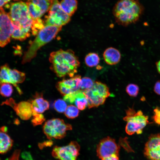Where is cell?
Masks as SVG:
<instances>
[{
    "label": "cell",
    "mask_w": 160,
    "mask_h": 160,
    "mask_svg": "<svg viewBox=\"0 0 160 160\" xmlns=\"http://www.w3.org/2000/svg\"><path fill=\"white\" fill-rule=\"evenodd\" d=\"M51 69L59 77H72L77 72L80 63L71 50L60 49L51 53L49 58Z\"/></svg>",
    "instance_id": "1"
},
{
    "label": "cell",
    "mask_w": 160,
    "mask_h": 160,
    "mask_svg": "<svg viewBox=\"0 0 160 160\" xmlns=\"http://www.w3.org/2000/svg\"><path fill=\"white\" fill-rule=\"evenodd\" d=\"M144 10L138 0H119L113 7L112 13L118 25L127 26L137 22Z\"/></svg>",
    "instance_id": "2"
},
{
    "label": "cell",
    "mask_w": 160,
    "mask_h": 160,
    "mask_svg": "<svg viewBox=\"0 0 160 160\" xmlns=\"http://www.w3.org/2000/svg\"><path fill=\"white\" fill-rule=\"evenodd\" d=\"M8 13L12 22L14 29L23 35L30 36L31 33L33 20L31 18L26 4L23 1L8 5Z\"/></svg>",
    "instance_id": "3"
},
{
    "label": "cell",
    "mask_w": 160,
    "mask_h": 160,
    "mask_svg": "<svg viewBox=\"0 0 160 160\" xmlns=\"http://www.w3.org/2000/svg\"><path fill=\"white\" fill-rule=\"evenodd\" d=\"M61 28V26L45 25L38 33L25 52L23 58L22 63L29 62L34 58L38 50L53 39Z\"/></svg>",
    "instance_id": "4"
},
{
    "label": "cell",
    "mask_w": 160,
    "mask_h": 160,
    "mask_svg": "<svg viewBox=\"0 0 160 160\" xmlns=\"http://www.w3.org/2000/svg\"><path fill=\"white\" fill-rule=\"evenodd\" d=\"M126 115L123 119L127 122L125 130L129 135L135 133L140 134L143 128L148 123V117L139 110L137 112L133 108H129L126 111Z\"/></svg>",
    "instance_id": "5"
},
{
    "label": "cell",
    "mask_w": 160,
    "mask_h": 160,
    "mask_svg": "<svg viewBox=\"0 0 160 160\" xmlns=\"http://www.w3.org/2000/svg\"><path fill=\"white\" fill-rule=\"evenodd\" d=\"M89 109L103 104L110 95L107 85L99 81H95L90 88L84 91Z\"/></svg>",
    "instance_id": "6"
},
{
    "label": "cell",
    "mask_w": 160,
    "mask_h": 160,
    "mask_svg": "<svg viewBox=\"0 0 160 160\" xmlns=\"http://www.w3.org/2000/svg\"><path fill=\"white\" fill-rule=\"evenodd\" d=\"M72 128L70 124L66 123L63 120L55 118L46 121L43 126V130L48 139L53 138L60 139L65 137L67 131L71 130Z\"/></svg>",
    "instance_id": "7"
},
{
    "label": "cell",
    "mask_w": 160,
    "mask_h": 160,
    "mask_svg": "<svg viewBox=\"0 0 160 160\" xmlns=\"http://www.w3.org/2000/svg\"><path fill=\"white\" fill-rule=\"evenodd\" d=\"M49 10L45 17V25L62 26L71 20V16L63 10L58 0H51Z\"/></svg>",
    "instance_id": "8"
},
{
    "label": "cell",
    "mask_w": 160,
    "mask_h": 160,
    "mask_svg": "<svg viewBox=\"0 0 160 160\" xmlns=\"http://www.w3.org/2000/svg\"><path fill=\"white\" fill-rule=\"evenodd\" d=\"M25 73L15 69H11L7 64L0 68V85L3 83L10 84L15 87L20 94L22 92L17 84L23 82L25 79Z\"/></svg>",
    "instance_id": "9"
},
{
    "label": "cell",
    "mask_w": 160,
    "mask_h": 160,
    "mask_svg": "<svg viewBox=\"0 0 160 160\" xmlns=\"http://www.w3.org/2000/svg\"><path fill=\"white\" fill-rule=\"evenodd\" d=\"M80 150L79 143L73 141L65 146H55L51 154L54 158L59 160H77Z\"/></svg>",
    "instance_id": "10"
},
{
    "label": "cell",
    "mask_w": 160,
    "mask_h": 160,
    "mask_svg": "<svg viewBox=\"0 0 160 160\" xmlns=\"http://www.w3.org/2000/svg\"><path fill=\"white\" fill-rule=\"evenodd\" d=\"M14 29L8 13L0 9V47H3L10 41Z\"/></svg>",
    "instance_id": "11"
},
{
    "label": "cell",
    "mask_w": 160,
    "mask_h": 160,
    "mask_svg": "<svg viewBox=\"0 0 160 160\" xmlns=\"http://www.w3.org/2000/svg\"><path fill=\"white\" fill-rule=\"evenodd\" d=\"M120 146L115 140L108 136L101 139L96 148L97 156L102 159L113 155L119 156Z\"/></svg>",
    "instance_id": "12"
},
{
    "label": "cell",
    "mask_w": 160,
    "mask_h": 160,
    "mask_svg": "<svg viewBox=\"0 0 160 160\" xmlns=\"http://www.w3.org/2000/svg\"><path fill=\"white\" fill-rule=\"evenodd\" d=\"M4 105L12 108L17 115L23 120H28L32 116V106L30 102L22 101L16 103L13 98H11L3 102L1 105Z\"/></svg>",
    "instance_id": "13"
},
{
    "label": "cell",
    "mask_w": 160,
    "mask_h": 160,
    "mask_svg": "<svg viewBox=\"0 0 160 160\" xmlns=\"http://www.w3.org/2000/svg\"><path fill=\"white\" fill-rule=\"evenodd\" d=\"M144 154L148 160H160V133L152 134L149 137Z\"/></svg>",
    "instance_id": "14"
},
{
    "label": "cell",
    "mask_w": 160,
    "mask_h": 160,
    "mask_svg": "<svg viewBox=\"0 0 160 160\" xmlns=\"http://www.w3.org/2000/svg\"><path fill=\"white\" fill-rule=\"evenodd\" d=\"M81 80V76H74L71 78L58 82L56 85V87L61 94L64 96L80 89Z\"/></svg>",
    "instance_id": "15"
},
{
    "label": "cell",
    "mask_w": 160,
    "mask_h": 160,
    "mask_svg": "<svg viewBox=\"0 0 160 160\" xmlns=\"http://www.w3.org/2000/svg\"><path fill=\"white\" fill-rule=\"evenodd\" d=\"M63 99L69 103H74L80 110H84L87 106L88 102L84 91L81 89L64 96Z\"/></svg>",
    "instance_id": "16"
},
{
    "label": "cell",
    "mask_w": 160,
    "mask_h": 160,
    "mask_svg": "<svg viewBox=\"0 0 160 160\" xmlns=\"http://www.w3.org/2000/svg\"><path fill=\"white\" fill-rule=\"evenodd\" d=\"M7 128L5 126L0 128V153L9 151L13 145V141L7 134Z\"/></svg>",
    "instance_id": "17"
},
{
    "label": "cell",
    "mask_w": 160,
    "mask_h": 160,
    "mask_svg": "<svg viewBox=\"0 0 160 160\" xmlns=\"http://www.w3.org/2000/svg\"><path fill=\"white\" fill-rule=\"evenodd\" d=\"M103 56L105 62L110 65L118 64L120 62L121 57L119 50L113 47L107 48L104 52Z\"/></svg>",
    "instance_id": "18"
},
{
    "label": "cell",
    "mask_w": 160,
    "mask_h": 160,
    "mask_svg": "<svg viewBox=\"0 0 160 160\" xmlns=\"http://www.w3.org/2000/svg\"><path fill=\"white\" fill-rule=\"evenodd\" d=\"M36 95L34 99L31 102L33 111L39 113H42L48 110L49 107L48 102L44 99L41 94Z\"/></svg>",
    "instance_id": "19"
},
{
    "label": "cell",
    "mask_w": 160,
    "mask_h": 160,
    "mask_svg": "<svg viewBox=\"0 0 160 160\" xmlns=\"http://www.w3.org/2000/svg\"><path fill=\"white\" fill-rule=\"evenodd\" d=\"M60 5L63 10L71 16L77 9L78 2L77 0H62Z\"/></svg>",
    "instance_id": "20"
},
{
    "label": "cell",
    "mask_w": 160,
    "mask_h": 160,
    "mask_svg": "<svg viewBox=\"0 0 160 160\" xmlns=\"http://www.w3.org/2000/svg\"><path fill=\"white\" fill-rule=\"evenodd\" d=\"M30 16L32 20L40 18L44 15L41 9L30 1L26 3Z\"/></svg>",
    "instance_id": "21"
},
{
    "label": "cell",
    "mask_w": 160,
    "mask_h": 160,
    "mask_svg": "<svg viewBox=\"0 0 160 160\" xmlns=\"http://www.w3.org/2000/svg\"><path fill=\"white\" fill-rule=\"evenodd\" d=\"M100 58L98 54L95 52H90L85 57L84 61L87 66L92 67L97 66L99 63Z\"/></svg>",
    "instance_id": "22"
},
{
    "label": "cell",
    "mask_w": 160,
    "mask_h": 160,
    "mask_svg": "<svg viewBox=\"0 0 160 160\" xmlns=\"http://www.w3.org/2000/svg\"><path fill=\"white\" fill-rule=\"evenodd\" d=\"M39 7L44 14L49 10L51 3V0H27Z\"/></svg>",
    "instance_id": "23"
},
{
    "label": "cell",
    "mask_w": 160,
    "mask_h": 160,
    "mask_svg": "<svg viewBox=\"0 0 160 160\" xmlns=\"http://www.w3.org/2000/svg\"><path fill=\"white\" fill-rule=\"evenodd\" d=\"M79 113V109L76 106L71 105L68 106L64 114L68 118L73 119L78 116Z\"/></svg>",
    "instance_id": "24"
},
{
    "label": "cell",
    "mask_w": 160,
    "mask_h": 160,
    "mask_svg": "<svg viewBox=\"0 0 160 160\" xmlns=\"http://www.w3.org/2000/svg\"><path fill=\"white\" fill-rule=\"evenodd\" d=\"M13 92L12 84L7 83H3L0 85V94L4 97H10Z\"/></svg>",
    "instance_id": "25"
},
{
    "label": "cell",
    "mask_w": 160,
    "mask_h": 160,
    "mask_svg": "<svg viewBox=\"0 0 160 160\" xmlns=\"http://www.w3.org/2000/svg\"><path fill=\"white\" fill-rule=\"evenodd\" d=\"M44 26V22L40 18L33 20L31 33L34 35H37Z\"/></svg>",
    "instance_id": "26"
},
{
    "label": "cell",
    "mask_w": 160,
    "mask_h": 160,
    "mask_svg": "<svg viewBox=\"0 0 160 160\" xmlns=\"http://www.w3.org/2000/svg\"><path fill=\"white\" fill-rule=\"evenodd\" d=\"M53 105L55 109L59 113L64 112L67 107L65 101L61 99L55 100Z\"/></svg>",
    "instance_id": "27"
},
{
    "label": "cell",
    "mask_w": 160,
    "mask_h": 160,
    "mask_svg": "<svg viewBox=\"0 0 160 160\" xmlns=\"http://www.w3.org/2000/svg\"><path fill=\"white\" fill-rule=\"evenodd\" d=\"M33 117L31 121L33 126H36L41 124L45 120L44 115L41 113H37L33 111Z\"/></svg>",
    "instance_id": "28"
},
{
    "label": "cell",
    "mask_w": 160,
    "mask_h": 160,
    "mask_svg": "<svg viewBox=\"0 0 160 160\" xmlns=\"http://www.w3.org/2000/svg\"><path fill=\"white\" fill-rule=\"evenodd\" d=\"M94 82L90 78L85 77L81 79L80 86V89L84 91L91 88Z\"/></svg>",
    "instance_id": "29"
},
{
    "label": "cell",
    "mask_w": 160,
    "mask_h": 160,
    "mask_svg": "<svg viewBox=\"0 0 160 160\" xmlns=\"http://www.w3.org/2000/svg\"><path fill=\"white\" fill-rule=\"evenodd\" d=\"M126 90L127 93L130 96L135 97L138 94L139 88L137 85L130 83L127 85L126 88Z\"/></svg>",
    "instance_id": "30"
},
{
    "label": "cell",
    "mask_w": 160,
    "mask_h": 160,
    "mask_svg": "<svg viewBox=\"0 0 160 160\" xmlns=\"http://www.w3.org/2000/svg\"><path fill=\"white\" fill-rule=\"evenodd\" d=\"M153 119L157 124L160 125V108H156L154 110Z\"/></svg>",
    "instance_id": "31"
},
{
    "label": "cell",
    "mask_w": 160,
    "mask_h": 160,
    "mask_svg": "<svg viewBox=\"0 0 160 160\" xmlns=\"http://www.w3.org/2000/svg\"><path fill=\"white\" fill-rule=\"evenodd\" d=\"M22 158L24 160H33V158L29 152L24 151L21 154Z\"/></svg>",
    "instance_id": "32"
},
{
    "label": "cell",
    "mask_w": 160,
    "mask_h": 160,
    "mask_svg": "<svg viewBox=\"0 0 160 160\" xmlns=\"http://www.w3.org/2000/svg\"><path fill=\"white\" fill-rule=\"evenodd\" d=\"M50 140L46 141L42 143H39V148L41 149H42L44 147L50 146H51L53 144V142Z\"/></svg>",
    "instance_id": "33"
},
{
    "label": "cell",
    "mask_w": 160,
    "mask_h": 160,
    "mask_svg": "<svg viewBox=\"0 0 160 160\" xmlns=\"http://www.w3.org/2000/svg\"><path fill=\"white\" fill-rule=\"evenodd\" d=\"M154 91L157 94L160 95V80H158L155 83Z\"/></svg>",
    "instance_id": "34"
},
{
    "label": "cell",
    "mask_w": 160,
    "mask_h": 160,
    "mask_svg": "<svg viewBox=\"0 0 160 160\" xmlns=\"http://www.w3.org/2000/svg\"><path fill=\"white\" fill-rule=\"evenodd\" d=\"M101 160H119V156L113 155L101 159Z\"/></svg>",
    "instance_id": "35"
},
{
    "label": "cell",
    "mask_w": 160,
    "mask_h": 160,
    "mask_svg": "<svg viewBox=\"0 0 160 160\" xmlns=\"http://www.w3.org/2000/svg\"><path fill=\"white\" fill-rule=\"evenodd\" d=\"M156 65L157 71L160 74V60L156 62Z\"/></svg>",
    "instance_id": "36"
},
{
    "label": "cell",
    "mask_w": 160,
    "mask_h": 160,
    "mask_svg": "<svg viewBox=\"0 0 160 160\" xmlns=\"http://www.w3.org/2000/svg\"><path fill=\"white\" fill-rule=\"evenodd\" d=\"M14 1H19V0H13Z\"/></svg>",
    "instance_id": "37"
},
{
    "label": "cell",
    "mask_w": 160,
    "mask_h": 160,
    "mask_svg": "<svg viewBox=\"0 0 160 160\" xmlns=\"http://www.w3.org/2000/svg\"><path fill=\"white\" fill-rule=\"evenodd\" d=\"M0 160H1L0 159Z\"/></svg>",
    "instance_id": "38"
}]
</instances>
